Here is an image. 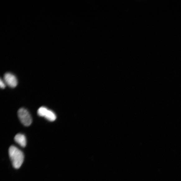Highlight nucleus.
Here are the masks:
<instances>
[{"label":"nucleus","instance_id":"f257e3e1","mask_svg":"<svg viewBox=\"0 0 181 181\" xmlns=\"http://www.w3.org/2000/svg\"><path fill=\"white\" fill-rule=\"evenodd\" d=\"M8 152L13 166L16 169H19L24 161V155L23 153L14 146H10Z\"/></svg>","mask_w":181,"mask_h":181},{"label":"nucleus","instance_id":"f03ea898","mask_svg":"<svg viewBox=\"0 0 181 181\" xmlns=\"http://www.w3.org/2000/svg\"><path fill=\"white\" fill-rule=\"evenodd\" d=\"M18 115L21 122L24 126H29L31 124L32 118L27 110L24 108L20 109L18 111Z\"/></svg>","mask_w":181,"mask_h":181},{"label":"nucleus","instance_id":"7ed1b4c3","mask_svg":"<svg viewBox=\"0 0 181 181\" xmlns=\"http://www.w3.org/2000/svg\"><path fill=\"white\" fill-rule=\"evenodd\" d=\"M37 114L41 117H44L50 122H53L57 118V116L54 112L45 107H41L39 109Z\"/></svg>","mask_w":181,"mask_h":181},{"label":"nucleus","instance_id":"20e7f679","mask_svg":"<svg viewBox=\"0 0 181 181\" xmlns=\"http://www.w3.org/2000/svg\"><path fill=\"white\" fill-rule=\"evenodd\" d=\"M3 80L6 85L12 88H15L18 84L16 77L11 73H7L4 75Z\"/></svg>","mask_w":181,"mask_h":181},{"label":"nucleus","instance_id":"39448f33","mask_svg":"<svg viewBox=\"0 0 181 181\" xmlns=\"http://www.w3.org/2000/svg\"><path fill=\"white\" fill-rule=\"evenodd\" d=\"M14 140L17 143L23 147L26 145V139L25 135L21 133L17 134L15 137Z\"/></svg>","mask_w":181,"mask_h":181},{"label":"nucleus","instance_id":"423d86ee","mask_svg":"<svg viewBox=\"0 0 181 181\" xmlns=\"http://www.w3.org/2000/svg\"><path fill=\"white\" fill-rule=\"evenodd\" d=\"M6 85L5 81L1 79L0 80V87L2 89H5L6 87Z\"/></svg>","mask_w":181,"mask_h":181}]
</instances>
